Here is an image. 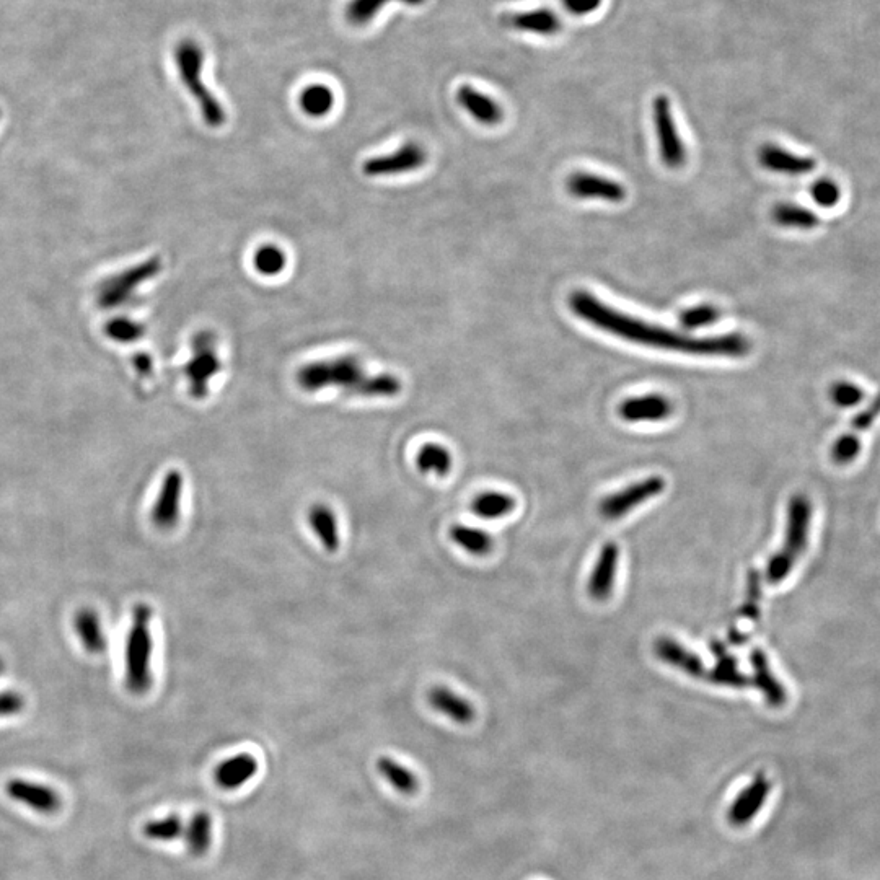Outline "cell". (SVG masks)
<instances>
[{
    "instance_id": "6da1fadb",
    "label": "cell",
    "mask_w": 880,
    "mask_h": 880,
    "mask_svg": "<svg viewBox=\"0 0 880 880\" xmlns=\"http://www.w3.org/2000/svg\"><path fill=\"white\" fill-rule=\"evenodd\" d=\"M569 307L581 320L605 331L608 335L618 336L625 341L647 348L709 357H744L752 349L750 339L739 333L698 338L682 331L651 325L639 318L618 312L587 291L572 292L569 295Z\"/></svg>"
},
{
    "instance_id": "7a4b0ae2",
    "label": "cell",
    "mask_w": 880,
    "mask_h": 880,
    "mask_svg": "<svg viewBox=\"0 0 880 880\" xmlns=\"http://www.w3.org/2000/svg\"><path fill=\"white\" fill-rule=\"evenodd\" d=\"M295 382L304 392L315 393L325 388H341L344 393L366 398H393L403 390L401 380L393 374L369 375L361 359L352 354L310 362L300 367Z\"/></svg>"
},
{
    "instance_id": "3957f363",
    "label": "cell",
    "mask_w": 880,
    "mask_h": 880,
    "mask_svg": "<svg viewBox=\"0 0 880 880\" xmlns=\"http://www.w3.org/2000/svg\"><path fill=\"white\" fill-rule=\"evenodd\" d=\"M810 524H812V502L804 494L792 496L788 507V524L781 550L776 551L766 568V579L770 584H779L791 574L797 561L801 559L809 543Z\"/></svg>"
},
{
    "instance_id": "277c9868",
    "label": "cell",
    "mask_w": 880,
    "mask_h": 880,
    "mask_svg": "<svg viewBox=\"0 0 880 880\" xmlns=\"http://www.w3.org/2000/svg\"><path fill=\"white\" fill-rule=\"evenodd\" d=\"M175 62L181 82L198 102L204 123L212 129L222 128L227 121V113L216 95L204 85L201 75L204 66L203 48L193 40L180 41L176 46Z\"/></svg>"
},
{
    "instance_id": "5b68a950",
    "label": "cell",
    "mask_w": 880,
    "mask_h": 880,
    "mask_svg": "<svg viewBox=\"0 0 880 880\" xmlns=\"http://www.w3.org/2000/svg\"><path fill=\"white\" fill-rule=\"evenodd\" d=\"M152 610L139 603L132 612V626L126 639V687L134 695H144L152 687Z\"/></svg>"
},
{
    "instance_id": "8992f818",
    "label": "cell",
    "mask_w": 880,
    "mask_h": 880,
    "mask_svg": "<svg viewBox=\"0 0 880 880\" xmlns=\"http://www.w3.org/2000/svg\"><path fill=\"white\" fill-rule=\"evenodd\" d=\"M191 349L193 356L185 366L186 379L194 400H204L209 393V383L222 369L216 335L212 331H199L194 335Z\"/></svg>"
},
{
    "instance_id": "52a82bcc",
    "label": "cell",
    "mask_w": 880,
    "mask_h": 880,
    "mask_svg": "<svg viewBox=\"0 0 880 880\" xmlns=\"http://www.w3.org/2000/svg\"><path fill=\"white\" fill-rule=\"evenodd\" d=\"M652 118L656 126L657 142H659L660 159L665 167L677 170L687 162V150L683 144L677 124H675L674 111L670 105L669 97L659 95L652 103Z\"/></svg>"
},
{
    "instance_id": "ba28073f",
    "label": "cell",
    "mask_w": 880,
    "mask_h": 880,
    "mask_svg": "<svg viewBox=\"0 0 880 880\" xmlns=\"http://www.w3.org/2000/svg\"><path fill=\"white\" fill-rule=\"evenodd\" d=\"M665 480L662 476H649L646 480L638 481V483L630 484L626 488L621 489L618 493L610 494L607 498L602 499L599 506V512L603 519L620 520L626 515L633 512L636 507L643 506L647 501L657 498L659 494L664 493Z\"/></svg>"
},
{
    "instance_id": "9c48e42d",
    "label": "cell",
    "mask_w": 880,
    "mask_h": 880,
    "mask_svg": "<svg viewBox=\"0 0 880 880\" xmlns=\"http://www.w3.org/2000/svg\"><path fill=\"white\" fill-rule=\"evenodd\" d=\"M426 162V149L418 142H406L405 146L396 149L392 154L377 155L366 160L362 165V173L369 178H387V176L416 172L419 168H423Z\"/></svg>"
},
{
    "instance_id": "30bf717a",
    "label": "cell",
    "mask_w": 880,
    "mask_h": 880,
    "mask_svg": "<svg viewBox=\"0 0 880 880\" xmlns=\"http://www.w3.org/2000/svg\"><path fill=\"white\" fill-rule=\"evenodd\" d=\"M183 486H185V480H183L180 471H168L163 478L160 493L155 499L152 512H150V519L154 522L155 527L162 528V530H170L175 527L176 522L180 519Z\"/></svg>"
},
{
    "instance_id": "8fae6325",
    "label": "cell",
    "mask_w": 880,
    "mask_h": 880,
    "mask_svg": "<svg viewBox=\"0 0 880 880\" xmlns=\"http://www.w3.org/2000/svg\"><path fill=\"white\" fill-rule=\"evenodd\" d=\"M618 566H620V546L613 542L605 543L589 577L587 590L592 599L605 602L612 597Z\"/></svg>"
},
{
    "instance_id": "7c38bea8",
    "label": "cell",
    "mask_w": 880,
    "mask_h": 880,
    "mask_svg": "<svg viewBox=\"0 0 880 880\" xmlns=\"http://www.w3.org/2000/svg\"><path fill=\"white\" fill-rule=\"evenodd\" d=\"M674 411L672 401L659 393L633 396L625 400L618 408L620 418L626 423H659L669 418Z\"/></svg>"
},
{
    "instance_id": "4fadbf2b",
    "label": "cell",
    "mask_w": 880,
    "mask_h": 880,
    "mask_svg": "<svg viewBox=\"0 0 880 880\" xmlns=\"http://www.w3.org/2000/svg\"><path fill=\"white\" fill-rule=\"evenodd\" d=\"M5 792L14 801L40 814H56L61 809V797L58 792L44 784L31 783L27 779H10L9 783L5 784Z\"/></svg>"
},
{
    "instance_id": "5bb4252c",
    "label": "cell",
    "mask_w": 880,
    "mask_h": 880,
    "mask_svg": "<svg viewBox=\"0 0 880 880\" xmlns=\"http://www.w3.org/2000/svg\"><path fill=\"white\" fill-rule=\"evenodd\" d=\"M568 191L577 199H602L607 203H621L626 198L625 186L618 181L584 172L569 176Z\"/></svg>"
},
{
    "instance_id": "9a60e30c",
    "label": "cell",
    "mask_w": 880,
    "mask_h": 880,
    "mask_svg": "<svg viewBox=\"0 0 880 880\" xmlns=\"http://www.w3.org/2000/svg\"><path fill=\"white\" fill-rule=\"evenodd\" d=\"M771 783L763 773L757 775L752 783L748 784L739 796L735 797L734 804L727 812V820L734 827H744L757 817L758 812L765 806L766 797L770 796Z\"/></svg>"
},
{
    "instance_id": "2e32d148",
    "label": "cell",
    "mask_w": 880,
    "mask_h": 880,
    "mask_svg": "<svg viewBox=\"0 0 880 880\" xmlns=\"http://www.w3.org/2000/svg\"><path fill=\"white\" fill-rule=\"evenodd\" d=\"M499 23L507 30L532 33V35H558L563 23L553 10L538 9L527 12H507L499 17Z\"/></svg>"
},
{
    "instance_id": "e0dca14e",
    "label": "cell",
    "mask_w": 880,
    "mask_h": 880,
    "mask_svg": "<svg viewBox=\"0 0 880 880\" xmlns=\"http://www.w3.org/2000/svg\"><path fill=\"white\" fill-rule=\"evenodd\" d=\"M654 652L662 662L669 664L674 669L682 670L683 674L693 678H704L708 675L706 667L695 652L688 651L677 639L662 636L654 643Z\"/></svg>"
},
{
    "instance_id": "ac0fdd59",
    "label": "cell",
    "mask_w": 880,
    "mask_h": 880,
    "mask_svg": "<svg viewBox=\"0 0 880 880\" xmlns=\"http://www.w3.org/2000/svg\"><path fill=\"white\" fill-rule=\"evenodd\" d=\"M750 664L753 667V687L762 691L763 698L771 708L784 706L788 701V691L773 674L768 657L762 649H753Z\"/></svg>"
},
{
    "instance_id": "d6986e66",
    "label": "cell",
    "mask_w": 880,
    "mask_h": 880,
    "mask_svg": "<svg viewBox=\"0 0 880 880\" xmlns=\"http://www.w3.org/2000/svg\"><path fill=\"white\" fill-rule=\"evenodd\" d=\"M758 157L766 170L783 173V175H806V173L814 172L817 167V162L812 157L791 154L788 150L775 146V144L763 146Z\"/></svg>"
},
{
    "instance_id": "ffe728a7",
    "label": "cell",
    "mask_w": 880,
    "mask_h": 880,
    "mask_svg": "<svg viewBox=\"0 0 880 880\" xmlns=\"http://www.w3.org/2000/svg\"><path fill=\"white\" fill-rule=\"evenodd\" d=\"M457 102L471 118L484 126H496L502 121L501 105L471 85L465 84L458 88Z\"/></svg>"
},
{
    "instance_id": "44dd1931",
    "label": "cell",
    "mask_w": 880,
    "mask_h": 880,
    "mask_svg": "<svg viewBox=\"0 0 880 880\" xmlns=\"http://www.w3.org/2000/svg\"><path fill=\"white\" fill-rule=\"evenodd\" d=\"M427 700L437 713L444 714L450 721L462 724V726H467L470 722L475 721V706L450 688H432L427 695Z\"/></svg>"
},
{
    "instance_id": "7402d4cb",
    "label": "cell",
    "mask_w": 880,
    "mask_h": 880,
    "mask_svg": "<svg viewBox=\"0 0 880 880\" xmlns=\"http://www.w3.org/2000/svg\"><path fill=\"white\" fill-rule=\"evenodd\" d=\"M307 520L323 548L328 553H336L341 546V537H339L338 520H336L335 512L331 511V507L326 506L323 502L313 504L308 509Z\"/></svg>"
},
{
    "instance_id": "603a6c76",
    "label": "cell",
    "mask_w": 880,
    "mask_h": 880,
    "mask_svg": "<svg viewBox=\"0 0 880 880\" xmlns=\"http://www.w3.org/2000/svg\"><path fill=\"white\" fill-rule=\"evenodd\" d=\"M258 771V762L253 755L248 753H240L237 757L229 758L224 763H220L216 770V783L220 788L232 791L238 789L243 784L250 781Z\"/></svg>"
},
{
    "instance_id": "cb8c5ba5",
    "label": "cell",
    "mask_w": 880,
    "mask_h": 880,
    "mask_svg": "<svg viewBox=\"0 0 880 880\" xmlns=\"http://www.w3.org/2000/svg\"><path fill=\"white\" fill-rule=\"evenodd\" d=\"M713 652L718 657L714 669L708 672L706 677L719 687L747 688L752 685V680L742 674L735 657L727 656L726 649L722 644H713Z\"/></svg>"
},
{
    "instance_id": "d4e9b609",
    "label": "cell",
    "mask_w": 880,
    "mask_h": 880,
    "mask_svg": "<svg viewBox=\"0 0 880 880\" xmlns=\"http://www.w3.org/2000/svg\"><path fill=\"white\" fill-rule=\"evenodd\" d=\"M450 540L471 556H488L493 551V538L481 528L457 524L450 528Z\"/></svg>"
},
{
    "instance_id": "484cf974",
    "label": "cell",
    "mask_w": 880,
    "mask_h": 880,
    "mask_svg": "<svg viewBox=\"0 0 880 880\" xmlns=\"http://www.w3.org/2000/svg\"><path fill=\"white\" fill-rule=\"evenodd\" d=\"M514 509L515 499L509 494L498 493V491L478 494L471 502V511L484 520L504 519L511 512H514Z\"/></svg>"
},
{
    "instance_id": "4316f807",
    "label": "cell",
    "mask_w": 880,
    "mask_h": 880,
    "mask_svg": "<svg viewBox=\"0 0 880 880\" xmlns=\"http://www.w3.org/2000/svg\"><path fill=\"white\" fill-rule=\"evenodd\" d=\"M75 631L80 641L84 644L85 649L92 654H100L106 649V638L102 631V625L98 620L97 613L92 610H80L75 615L74 620Z\"/></svg>"
},
{
    "instance_id": "83f0119b",
    "label": "cell",
    "mask_w": 880,
    "mask_h": 880,
    "mask_svg": "<svg viewBox=\"0 0 880 880\" xmlns=\"http://www.w3.org/2000/svg\"><path fill=\"white\" fill-rule=\"evenodd\" d=\"M452 465H454V458H452L449 449L444 445L434 444V442L424 444L416 457V468L424 475L434 473V475L444 478L449 475Z\"/></svg>"
},
{
    "instance_id": "f1b7e54d",
    "label": "cell",
    "mask_w": 880,
    "mask_h": 880,
    "mask_svg": "<svg viewBox=\"0 0 880 880\" xmlns=\"http://www.w3.org/2000/svg\"><path fill=\"white\" fill-rule=\"evenodd\" d=\"M773 219L784 229L814 230L820 225L819 216L815 212L797 204H778L773 209Z\"/></svg>"
},
{
    "instance_id": "f546056e",
    "label": "cell",
    "mask_w": 880,
    "mask_h": 880,
    "mask_svg": "<svg viewBox=\"0 0 880 880\" xmlns=\"http://www.w3.org/2000/svg\"><path fill=\"white\" fill-rule=\"evenodd\" d=\"M335 93L330 87L323 84L308 85L304 92L300 93V108L305 115L312 118H323L330 115L335 106Z\"/></svg>"
},
{
    "instance_id": "4dcf8cb0",
    "label": "cell",
    "mask_w": 880,
    "mask_h": 880,
    "mask_svg": "<svg viewBox=\"0 0 880 880\" xmlns=\"http://www.w3.org/2000/svg\"><path fill=\"white\" fill-rule=\"evenodd\" d=\"M186 845L193 856H204L209 851L212 843V819L211 815L199 810L193 815L190 825L186 828Z\"/></svg>"
},
{
    "instance_id": "1f68e13d",
    "label": "cell",
    "mask_w": 880,
    "mask_h": 880,
    "mask_svg": "<svg viewBox=\"0 0 880 880\" xmlns=\"http://www.w3.org/2000/svg\"><path fill=\"white\" fill-rule=\"evenodd\" d=\"M388 2H400V4L410 5V7H421L426 4L427 0H349L348 7H346V20L354 27H364L367 23L372 22V18L379 14L383 5Z\"/></svg>"
},
{
    "instance_id": "d6a6232c",
    "label": "cell",
    "mask_w": 880,
    "mask_h": 880,
    "mask_svg": "<svg viewBox=\"0 0 880 880\" xmlns=\"http://www.w3.org/2000/svg\"><path fill=\"white\" fill-rule=\"evenodd\" d=\"M377 768L382 773L383 778L392 784L396 791L401 794H414L418 791L419 781L413 771L408 770L406 766L400 765L392 758L382 757L377 762Z\"/></svg>"
},
{
    "instance_id": "836d02e7",
    "label": "cell",
    "mask_w": 880,
    "mask_h": 880,
    "mask_svg": "<svg viewBox=\"0 0 880 880\" xmlns=\"http://www.w3.org/2000/svg\"><path fill=\"white\" fill-rule=\"evenodd\" d=\"M287 258L284 251L276 245H264L256 250L253 264L263 276H278L286 268Z\"/></svg>"
},
{
    "instance_id": "e575fe53",
    "label": "cell",
    "mask_w": 880,
    "mask_h": 880,
    "mask_svg": "<svg viewBox=\"0 0 880 880\" xmlns=\"http://www.w3.org/2000/svg\"><path fill=\"white\" fill-rule=\"evenodd\" d=\"M183 833H185L183 820L175 814L168 815L165 819L152 820L144 827V835L154 841H173L180 838Z\"/></svg>"
},
{
    "instance_id": "d590c367",
    "label": "cell",
    "mask_w": 880,
    "mask_h": 880,
    "mask_svg": "<svg viewBox=\"0 0 880 880\" xmlns=\"http://www.w3.org/2000/svg\"><path fill=\"white\" fill-rule=\"evenodd\" d=\"M721 312L713 305H698L688 308L680 315V323L688 331L700 330L704 326H711L718 322Z\"/></svg>"
},
{
    "instance_id": "8d00e7d4",
    "label": "cell",
    "mask_w": 880,
    "mask_h": 880,
    "mask_svg": "<svg viewBox=\"0 0 880 880\" xmlns=\"http://www.w3.org/2000/svg\"><path fill=\"white\" fill-rule=\"evenodd\" d=\"M760 602H762V579L760 572H748L747 597L740 610V615L750 621H758L760 618Z\"/></svg>"
},
{
    "instance_id": "74e56055",
    "label": "cell",
    "mask_w": 880,
    "mask_h": 880,
    "mask_svg": "<svg viewBox=\"0 0 880 880\" xmlns=\"http://www.w3.org/2000/svg\"><path fill=\"white\" fill-rule=\"evenodd\" d=\"M830 398L840 408H853L866 398V392L856 383L838 380L830 388Z\"/></svg>"
},
{
    "instance_id": "f35d334b",
    "label": "cell",
    "mask_w": 880,
    "mask_h": 880,
    "mask_svg": "<svg viewBox=\"0 0 880 880\" xmlns=\"http://www.w3.org/2000/svg\"><path fill=\"white\" fill-rule=\"evenodd\" d=\"M810 194H812L815 203L830 209V207H835L836 204L840 203L841 188L836 181L830 180V178H822V180L815 181L812 188H810Z\"/></svg>"
},
{
    "instance_id": "ab89813d",
    "label": "cell",
    "mask_w": 880,
    "mask_h": 880,
    "mask_svg": "<svg viewBox=\"0 0 880 880\" xmlns=\"http://www.w3.org/2000/svg\"><path fill=\"white\" fill-rule=\"evenodd\" d=\"M861 439L854 436L851 432L843 434L840 439L836 440L832 447V458L838 465H848L858 457L861 452Z\"/></svg>"
},
{
    "instance_id": "60d3db41",
    "label": "cell",
    "mask_w": 880,
    "mask_h": 880,
    "mask_svg": "<svg viewBox=\"0 0 880 880\" xmlns=\"http://www.w3.org/2000/svg\"><path fill=\"white\" fill-rule=\"evenodd\" d=\"M879 416L880 393L871 401V403H869V405L866 406V408H864L863 411H861V413L854 416L853 423H851V434H854V436L863 434V432L867 431L872 424L876 423Z\"/></svg>"
},
{
    "instance_id": "b9f144b4",
    "label": "cell",
    "mask_w": 880,
    "mask_h": 880,
    "mask_svg": "<svg viewBox=\"0 0 880 880\" xmlns=\"http://www.w3.org/2000/svg\"><path fill=\"white\" fill-rule=\"evenodd\" d=\"M23 708H25V700L22 695H18L15 691H0V718L22 713Z\"/></svg>"
},
{
    "instance_id": "7bdbcfd3",
    "label": "cell",
    "mask_w": 880,
    "mask_h": 880,
    "mask_svg": "<svg viewBox=\"0 0 880 880\" xmlns=\"http://www.w3.org/2000/svg\"><path fill=\"white\" fill-rule=\"evenodd\" d=\"M563 4L568 12L582 17V15L594 14L595 10H599L602 0H563Z\"/></svg>"
},
{
    "instance_id": "ee69618b",
    "label": "cell",
    "mask_w": 880,
    "mask_h": 880,
    "mask_svg": "<svg viewBox=\"0 0 880 880\" xmlns=\"http://www.w3.org/2000/svg\"><path fill=\"white\" fill-rule=\"evenodd\" d=\"M2 670H4V664H2V660H0V674H2Z\"/></svg>"
}]
</instances>
